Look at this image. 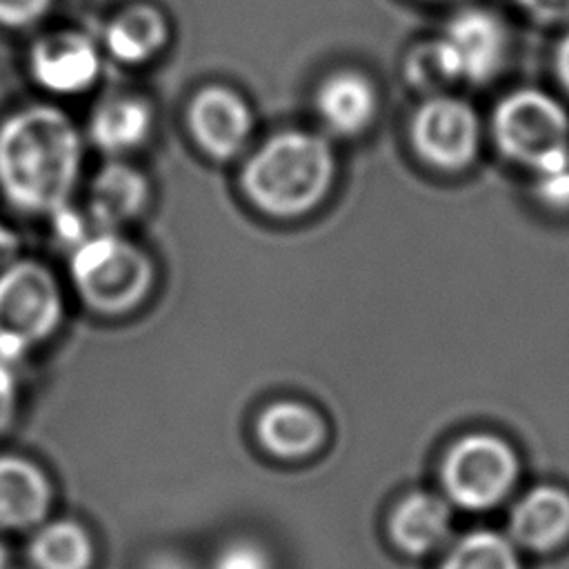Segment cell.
Segmentation results:
<instances>
[{
	"label": "cell",
	"instance_id": "52a82bcc",
	"mask_svg": "<svg viewBox=\"0 0 569 569\" xmlns=\"http://www.w3.org/2000/svg\"><path fill=\"white\" fill-rule=\"evenodd\" d=\"M431 47L445 80L485 84L505 67L509 36L493 11L469 7L447 20Z\"/></svg>",
	"mask_w": 569,
	"mask_h": 569
},
{
	"label": "cell",
	"instance_id": "5b68a950",
	"mask_svg": "<svg viewBox=\"0 0 569 569\" xmlns=\"http://www.w3.org/2000/svg\"><path fill=\"white\" fill-rule=\"evenodd\" d=\"M496 147L533 173L569 158V113L547 91L516 89L491 116Z\"/></svg>",
	"mask_w": 569,
	"mask_h": 569
},
{
	"label": "cell",
	"instance_id": "7402d4cb",
	"mask_svg": "<svg viewBox=\"0 0 569 569\" xmlns=\"http://www.w3.org/2000/svg\"><path fill=\"white\" fill-rule=\"evenodd\" d=\"M533 176H536V182H533L536 198L549 209L567 211L569 209V158Z\"/></svg>",
	"mask_w": 569,
	"mask_h": 569
},
{
	"label": "cell",
	"instance_id": "5bb4252c",
	"mask_svg": "<svg viewBox=\"0 0 569 569\" xmlns=\"http://www.w3.org/2000/svg\"><path fill=\"white\" fill-rule=\"evenodd\" d=\"M316 111L331 133L358 136L371 124L378 111L376 87L360 71H333L316 91Z\"/></svg>",
	"mask_w": 569,
	"mask_h": 569
},
{
	"label": "cell",
	"instance_id": "83f0119b",
	"mask_svg": "<svg viewBox=\"0 0 569 569\" xmlns=\"http://www.w3.org/2000/svg\"><path fill=\"white\" fill-rule=\"evenodd\" d=\"M7 562H9V553H7L4 545L0 542V569H7Z\"/></svg>",
	"mask_w": 569,
	"mask_h": 569
},
{
	"label": "cell",
	"instance_id": "7a4b0ae2",
	"mask_svg": "<svg viewBox=\"0 0 569 569\" xmlns=\"http://www.w3.org/2000/svg\"><path fill=\"white\" fill-rule=\"evenodd\" d=\"M333 173L336 158L329 142L318 133L289 129L253 151L240 171V184L262 213L296 218L327 196Z\"/></svg>",
	"mask_w": 569,
	"mask_h": 569
},
{
	"label": "cell",
	"instance_id": "4316f807",
	"mask_svg": "<svg viewBox=\"0 0 569 569\" xmlns=\"http://www.w3.org/2000/svg\"><path fill=\"white\" fill-rule=\"evenodd\" d=\"M553 64H556V76H558L562 89L569 93V31L562 36V40L556 49Z\"/></svg>",
	"mask_w": 569,
	"mask_h": 569
},
{
	"label": "cell",
	"instance_id": "2e32d148",
	"mask_svg": "<svg viewBox=\"0 0 569 569\" xmlns=\"http://www.w3.org/2000/svg\"><path fill=\"white\" fill-rule=\"evenodd\" d=\"M449 527V502L429 491L405 496L389 518L391 540L407 556H425L438 549L447 540Z\"/></svg>",
	"mask_w": 569,
	"mask_h": 569
},
{
	"label": "cell",
	"instance_id": "3957f363",
	"mask_svg": "<svg viewBox=\"0 0 569 569\" xmlns=\"http://www.w3.org/2000/svg\"><path fill=\"white\" fill-rule=\"evenodd\" d=\"M69 280L80 302L98 316L133 311L151 291V258L120 231H91L71 247Z\"/></svg>",
	"mask_w": 569,
	"mask_h": 569
},
{
	"label": "cell",
	"instance_id": "9a60e30c",
	"mask_svg": "<svg viewBox=\"0 0 569 569\" xmlns=\"http://www.w3.org/2000/svg\"><path fill=\"white\" fill-rule=\"evenodd\" d=\"M258 442L278 458L313 453L327 436L325 420L316 409L298 400H278L262 409L256 422Z\"/></svg>",
	"mask_w": 569,
	"mask_h": 569
},
{
	"label": "cell",
	"instance_id": "4fadbf2b",
	"mask_svg": "<svg viewBox=\"0 0 569 569\" xmlns=\"http://www.w3.org/2000/svg\"><path fill=\"white\" fill-rule=\"evenodd\" d=\"M509 538L536 553L562 547L569 540V491L558 485L529 489L509 513Z\"/></svg>",
	"mask_w": 569,
	"mask_h": 569
},
{
	"label": "cell",
	"instance_id": "8992f818",
	"mask_svg": "<svg viewBox=\"0 0 569 569\" xmlns=\"http://www.w3.org/2000/svg\"><path fill=\"white\" fill-rule=\"evenodd\" d=\"M520 460L500 436L473 431L458 438L445 453L440 480L451 502L480 511L498 505L516 485Z\"/></svg>",
	"mask_w": 569,
	"mask_h": 569
},
{
	"label": "cell",
	"instance_id": "cb8c5ba5",
	"mask_svg": "<svg viewBox=\"0 0 569 569\" xmlns=\"http://www.w3.org/2000/svg\"><path fill=\"white\" fill-rule=\"evenodd\" d=\"M51 0H0V24L24 27L38 20Z\"/></svg>",
	"mask_w": 569,
	"mask_h": 569
},
{
	"label": "cell",
	"instance_id": "ffe728a7",
	"mask_svg": "<svg viewBox=\"0 0 569 569\" xmlns=\"http://www.w3.org/2000/svg\"><path fill=\"white\" fill-rule=\"evenodd\" d=\"M438 569H522L518 547L509 536L491 529L465 533Z\"/></svg>",
	"mask_w": 569,
	"mask_h": 569
},
{
	"label": "cell",
	"instance_id": "30bf717a",
	"mask_svg": "<svg viewBox=\"0 0 569 569\" xmlns=\"http://www.w3.org/2000/svg\"><path fill=\"white\" fill-rule=\"evenodd\" d=\"M53 498V482L38 462L20 453H0V529L40 527L51 513Z\"/></svg>",
	"mask_w": 569,
	"mask_h": 569
},
{
	"label": "cell",
	"instance_id": "ac0fdd59",
	"mask_svg": "<svg viewBox=\"0 0 569 569\" xmlns=\"http://www.w3.org/2000/svg\"><path fill=\"white\" fill-rule=\"evenodd\" d=\"M169 22L153 4H131L122 9L104 31L107 51L124 64H142L164 49Z\"/></svg>",
	"mask_w": 569,
	"mask_h": 569
},
{
	"label": "cell",
	"instance_id": "7c38bea8",
	"mask_svg": "<svg viewBox=\"0 0 569 569\" xmlns=\"http://www.w3.org/2000/svg\"><path fill=\"white\" fill-rule=\"evenodd\" d=\"M149 200L147 178L122 160H109L87 187L84 216L93 231H120Z\"/></svg>",
	"mask_w": 569,
	"mask_h": 569
},
{
	"label": "cell",
	"instance_id": "484cf974",
	"mask_svg": "<svg viewBox=\"0 0 569 569\" xmlns=\"http://www.w3.org/2000/svg\"><path fill=\"white\" fill-rule=\"evenodd\" d=\"M20 247H22L20 233L11 224L0 220V269L13 262L16 258H20Z\"/></svg>",
	"mask_w": 569,
	"mask_h": 569
},
{
	"label": "cell",
	"instance_id": "277c9868",
	"mask_svg": "<svg viewBox=\"0 0 569 569\" xmlns=\"http://www.w3.org/2000/svg\"><path fill=\"white\" fill-rule=\"evenodd\" d=\"M64 318L56 273L36 258H16L0 269V360L22 362L49 342Z\"/></svg>",
	"mask_w": 569,
	"mask_h": 569
},
{
	"label": "cell",
	"instance_id": "ba28073f",
	"mask_svg": "<svg viewBox=\"0 0 569 569\" xmlns=\"http://www.w3.org/2000/svg\"><path fill=\"white\" fill-rule=\"evenodd\" d=\"M409 136L427 164L456 171L465 169L480 149V120L465 100L431 96L416 109Z\"/></svg>",
	"mask_w": 569,
	"mask_h": 569
},
{
	"label": "cell",
	"instance_id": "9c48e42d",
	"mask_svg": "<svg viewBox=\"0 0 569 569\" xmlns=\"http://www.w3.org/2000/svg\"><path fill=\"white\" fill-rule=\"evenodd\" d=\"M187 124L204 153L229 160L249 142L253 116L240 93L222 84H207L189 100Z\"/></svg>",
	"mask_w": 569,
	"mask_h": 569
},
{
	"label": "cell",
	"instance_id": "603a6c76",
	"mask_svg": "<svg viewBox=\"0 0 569 569\" xmlns=\"http://www.w3.org/2000/svg\"><path fill=\"white\" fill-rule=\"evenodd\" d=\"M20 409V385L13 365L0 360V436L7 433Z\"/></svg>",
	"mask_w": 569,
	"mask_h": 569
},
{
	"label": "cell",
	"instance_id": "44dd1931",
	"mask_svg": "<svg viewBox=\"0 0 569 569\" xmlns=\"http://www.w3.org/2000/svg\"><path fill=\"white\" fill-rule=\"evenodd\" d=\"M211 569H273L271 556L260 542L238 538L227 542L213 558Z\"/></svg>",
	"mask_w": 569,
	"mask_h": 569
},
{
	"label": "cell",
	"instance_id": "d4e9b609",
	"mask_svg": "<svg viewBox=\"0 0 569 569\" xmlns=\"http://www.w3.org/2000/svg\"><path fill=\"white\" fill-rule=\"evenodd\" d=\"M516 2L531 18H536L545 24L569 20V0H516Z\"/></svg>",
	"mask_w": 569,
	"mask_h": 569
},
{
	"label": "cell",
	"instance_id": "8fae6325",
	"mask_svg": "<svg viewBox=\"0 0 569 569\" xmlns=\"http://www.w3.org/2000/svg\"><path fill=\"white\" fill-rule=\"evenodd\" d=\"M29 67L40 87L69 96L80 93L96 82L100 56L89 38L64 31L40 38L31 49Z\"/></svg>",
	"mask_w": 569,
	"mask_h": 569
},
{
	"label": "cell",
	"instance_id": "6da1fadb",
	"mask_svg": "<svg viewBox=\"0 0 569 569\" xmlns=\"http://www.w3.org/2000/svg\"><path fill=\"white\" fill-rule=\"evenodd\" d=\"M82 169V136L58 107L31 104L0 124V193L24 216L56 218L71 207Z\"/></svg>",
	"mask_w": 569,
	"mask_h": 569
},
{
	"label": "cell",
	"instance_id": "e0dca14e",
	"mask_svg": "<svg viewBox=\"0 0 569 569\" xmlns=\"http://www.w3.org/2000/svg\"><path fill=\"white\" fill-rule=\"evenodd\" d=\"M153 113L144 98L118 93L109 96L89 118V140L107 156L118 158L140 147L151 131Z\"/></svg>",
	"mask_w": 569,
	"mask_h": 569
},
{
	"label": "cell",
	"instance_id": "d6986e66",
	"mask_svg": "<svg viewBox=\"0 0 569 569\" xmlns=\"http://www.w3.org/2000/svg\"><path fill=\"white\" fill-rule=\"evenodd\" d=\"M27 558L33 569H91L96 547L80 520L47 518L33 529Z\"/></svg>",
	"mask_w": 569,
	"mask_h": 569
}]
</instances>
